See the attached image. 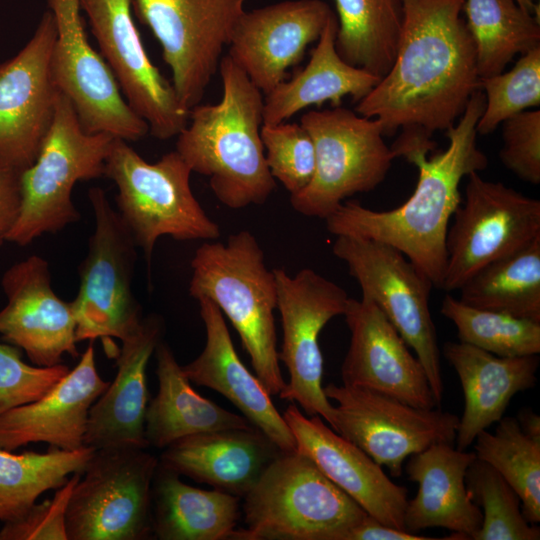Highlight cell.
Returning a JSON list of instances; mask_svg holds the SVG:
<instances>
[{"label": "cell", "instance_id": "cell-1", "mask_svg": "<svg viewBox=\"0 0 540 540\" xmlns=\"http://www.w3.org/2000/svg\"><path fill=\"white\" fill-rule=\"evenodd\" d=\"M464 0H403V23L388 73L360 101L358 114L378 119L384 135L400 129L395 158L413 163L433 150L479 89L475 43Z\"/></svg>", "mask_w": 540, "mask_h": 540}, {"label": "cell", "instance_id": "cell-2", "mask_svg": "<svg viewBox=\"0 0 540 540\" xmlns=\"http://www.w3.org/2000/svg\"><path fill=\"white\" fill-rule=\"evenodd\" d=\"M484 107V93L477 89L458 123L446 130L448 147L430 159L426 156L414 162L419 178L406 202L388 211L372 210L355 201L343 202L324 219L327 231L396 248L428 277L433 287L441 289L449 222L461 203L460 182L488 165L476 143V125Z\"/></svg>", "mask_w": 540, "mask_h": 540}, {"label": "cell", "instance_id": "cell-3", "mask_svg": "<svg viewBox=\"0 0 540 540\" xmlns=\"http://www.w3.org/2000/svg\"><path fill=\"white\" fill-rule=\"evenodd\" d=\"M218 70L220 101L190 109L175 150L192 172L209 178L213 194L226 207L261 205L276 187L260 133L264 98L228 55Z\"/></svg>", "mask_w": 540, "mask_h": 540}, {"label": "cell", "instance_id": "cell-4", "mask_svg": "<svg viewBox=\"0 0 540 540\" xmlns=\"http://www.w3.org/2000/svg\"><path fill=\"white\" fill-rule=\"evenodd\" d=\"M190 266V296L208 298L229 319L256 376L270 395H278L286 382L279 365L274 319L276 279L256 237L241 230L225 243L204 242Z\"/></svg>", "mask_w": 540, "mask_h": 540}, {"label": "cell", "instance_id": "cell-5", "mask_svg": "<svg viewBox=\"0 0 540 540\" xmlns=\"http://www.w3.org/2000/svg\"><path fill=\"white\" fill-rule=\"evenodd\" d=\"M232 540H346L366 511L307 456L284 452L243 497Z\"/></svg>", "mask_w": 540, "mask_h": 540}, {"label": "cell", "instance_id": "cell-6", "mask_svg": "<svg viewBox=\"0 0 540 540\" xmlns=\"http://www.w3.org/2000/svg\"><path fill=\"white\" fill-rule=\"evenodd\" d=\"M191 173L176 150L149 163L127 141L114 138L111 143L104 176L116 185L117 212L149 265L162 236L180 241L220 237L218 224L192 192Z\"/></svg>", "mask_w": 540, "mask_h": 540}, {"label": "cell", "instance_id": "cell-7", "mask_svg": "<svg viewBox=\"0 0 540 540\" xmlns=\"http://www.w3.org/2000/svg\"><path fill=\"white\" fill-rule=\"evenodd\" d=\"M114 138L87 132L72 103L60 92L38 156L20 174V212L8 242L24 247L43 234L78 222L80 212L71 199L73 187L79 181L104 176Z\"/></svg>", "mask_w": 540, "mask_h": 540}, {"label": "cell", "instance_id": "cell-8", "mask_svg": "<svg viewBox=\"0 0 540 540\" xmlns=\"http://www.w3.org/2000/svg\"><path fill=\"white\" fill-rule=\"evenodd\" d=\"M300 124L313 140L316 167L308 186L290 196L296 212L325 219L348 197L383 182L395 155L384 142L378 119L340 105L310 110Z\"/></svg>", "mask_w": 540, "mask_h": 540}, {"label": "cell", "instance_id": "cell-9", "mask_svg": "<svg viewBox=\"0 0 540 540\" xmlns=\"http://www.w3.org/2000/svg\"><path fill=\"white\" fill-rule=\"evenodd\" d=\"M158 465L147 448L95 449L68 502V540L152 539L151 490Z\"/></svg>", "mask_w": 540, "mask_h": 540}, {"label": "cell", "instance_id": "cell-10", "mask_svg": "<svg viewBox=\"0 0 540 540\" xmlns=\"http://www.w3.org/2000/svg\"><path fill=\"white\" fill-rule=\"evenodd\" d=\"M332 252L347 265L362 296L380 308L414 350L440 406L444 386L436 329L429 309L431 281L403 253L383 242L336 236Z\"/></svg>", "mask_w": 540, "mask_h": 540}, {"label": "cell", "instance_id": "cell-11", "mask_svg": "<svg viewBox=\"0 0 540 540\" xmlns=\"http://www.w3.org/2000/svg\"><path fill=\"white\" fill-rule=\"evenodd\" d=\"M88 198L95 229L79 267L78 294L71 301L76 339L121 341L143 319L132 289L137 245L102 188H90Z\"/></svg>", "mask_w": 540, "mask_h": 540}, {"label": "cell", "instance_id": "cell-12", "mask_svg": "<svg viewBox=\"0 0 540 540\" xmlns=\"http://www.w3.org/2000/svg\"><path fill=\"white\" fill-rule=\"evenodd\" d=\"M465 198L446 236V269L441 289L459 290L485 265L540 236V200L501 182L468 176Z\"/></svg>", "mask_w": 540, "mask_h": 540}, {"label": "cell", "instance_id": "cell-13", "mask_svg": "<svg viewBox=\"0 0 540 540\" xmlns=\"http://www.w3.org/2000/svg\"><path fill=\"white\" fill-rule=\"evenodd\" d=\"M273 272L283 333L278 358L289 373V382L278 395L332 427L334 406L322 386L319 336L332 318L344 314L349 297L342 287L313 269H301L294 276L281 268Z\"/></svg>", "mask_w": 540, "mask_h": 540}, {"label": "cell", "instance_id": "cell-14", "mask_svg": "<svg viewBox=\"0 0 540 540\" xmlns=\"http://www.w3.org/2000/svg\"><path fill=\"white\" fill-rule=\"evenodd\" d=\"M246 0H132L162 48L172 85L188 111L200 104Z\"/></svg>", "mask_w": 540, "mask_h": 540}, {"label": "cell", "instance_id": "cell-15", "mask_svg": "<svg viewBox=\"0 0 540 540\" xmlns=\"http://www.w3.org/2000/svg\"><path fill=\"white\" fill-rule=\"evenodd\" d=\"M334 400L332 429L363 450L390 474L399 477L405 460L433 444H454L459 417L440 409H423L395 398L347 385L323 387Z\"/></svg>", "mask_w": 540, "mask_h": 540}, {"label": "cell", "instance_id": "cell-16", "mask_svg": "<svg viewBox=\"0 0 540 540\" xmlns=\"http://www.w3.org/2000/svg\"><path fill=\"white\" fill-rule=\"evenodd\" d=\"M56 24L50 58L52 77L89 133H107L127 142L149 126L126 102L109 66L88 41L80 0H47Z\"/></svg>", "mask_w": 540, "mask_h": 540}, {"label": "cell", "instance_id": "cell-17", "mask_svg": "<svg viewBox=\"0 0 540 540\" xmlns=\"http://www.w3.org/2000/svg\"><path fill=\"white\" fill-rule=\"evenodd\" d=\"M80 7L126 102L146 121L149 133L159 140L177 136L189 111L148 57L132 18V0H80Z\"/></svg>", "mask_w": 540, "mask_h": 540}, {"label": "cell", "instance_id": "cell-18", "mask_svg": "<svg viewBox=\"0 0 540 540\" xmlns=\"http://www.w3.org/2000/svg\"><path fill=\"white\" fill-rule=\"evenodd\" d=\"M56 24L46 11L26 45L0 63V164L22 173L36 160L60 91L50 58Z\"/></svg>", "mask_w": 540, "mask_h": 540}, {"label": "cell", "instance_id": "cell-19", "mask_svg": "<svg viewBox=\"0 0 540 540\" xmlns=\"http://www.w3.org/2000/svg\"><path fill=\"white\" fill-rule=\"evenodd\" d=\"M343 316L350 331L341 366L344 385L371 390L417 408L439 407L421 362L372 300L349 298Z\"/></svg>", "mask_w": 540, "mask_h": 540}, {"label": "cell", "instance_id": "cell-20", "mask_svg": "<svg viewBox=\"0 0 540 540\" xmlns=\"http://www.w3.org/2000/svg\"><path fill=\"white\" fill-rule=\"evenodd\" d=\"M1 286L7 298L0 310V336L5 342L39 367L59 365L65 354L80 356L71 301L54 292L44 258L31 255L13 264L4 272Z\"/></svg>", "mask_w": 540, "mask_h": 540}, {"label": "cell", "instance_id": "cell-21", "mask_svg": "<svg viewBox=\"0 0 540 540\" xmlns=\"http://www.w3.org/2000/svg\"><path fill=\"white\" fill-rule=\"evenodd\" d=\"M333 13L322 0H287L244 11L228 43V56L267 95L317 41Z\"/></svg>", "mask_w": 540, "mask_h": 540}, {"label": "cell", "instance_id": "cell-22", "mask_svg": "<svg viewBox=\"0 0 540 540\" xmlns=\"http://www.w3.org/2000/svg\"><path fill=\"white\" fill-rule=\"evenodd\" d=\"M296 451L310 458L335 485L383 524L405 530L408 490L394 483L371 457L327 426L290 404L282 414Z\"/></svg>", "mask_w": 540, "mask_h": 540}, {"label": "cell", "instance_id": "cell-23", "mask_svg": "<svg viewBox=\"0 0 540 540\" xmlns=\"http://www.w3.org/2000/svg\"><path fill=\"white\" fill-rule=\"evenodd\" d=\"M108 384L97 372L90 341L77 365L43 396L0 414V448L14 451L31 443L68 451L83 447L90 408Z\"/></svg>", "mask_w": 540, "mask_h": 540}, {"label": "cell", "instance_id": "cell-24", "mask_svg": "<svg viewBox=\"0 0 540 540\" xmlns=\"http://www.w3.org/2000/svg\"><path fill=\"white\" fill-rule=\"evenodd\" d=\"M163 320L156 314L143 317L116 355V375L89 411L84 446L148 448L145 414L149 403L146 369L162 340Z\"/></svg>", "mask_w": 540, "mask_h": 540}, {"label": "cell", "instance_id": "cell-25", "mask_svg": "<svg viewBox=\"0 0 540 540\" xmlns=\"http://www.w3.org/2000/svg\"><path fill=\"white\" fill-rule=\"evenodd\" d=\"M197 301L206 341L199 356L182 366L184 373L191 382L227 398L281 451H295V439L270 394L239 358L224 315L208 298L201 297Z\"/></svg>", "mask_w": 540, "mask_h": 540}, {"label": "cell", "instance_id": "cell-26", "mask_svg": "<svg viewBox=\"0 0 540 540\" xmlns=\"http://www.w3.org/2000/svg\"><path fill=\"white\" fill-rule=\"evenodd\" d=\"M281 450L259 429L232 428L181 438L159 464L214 489L244 497Z\"/></svg>", "mask_w": 540, "mask_h": 540}, {"label": "cell", "instance_id": "cell-27", "mask_svg": "<svg viewBox=\"0 0 540 540\" xmlns=\"http://www.w3.org/2000/svg\"><path fill=\"white\" fill-rule=\"evenodd\" d=\"M405 471L418 484V492L408 500L404 512L406 531L444 528L464 540H473L480 530L481 509L468 495L465 474L476 459L454 444L437 443L407 458Z\"/></svg>", "mask_w": 540, "mask_h": 540}, {"label": "cell", "instance_id": "cell-28", "mask_svg": "<svg viewBox=\"0 0 540 540\" xmlns=\"http://www.w3.org/2000/svg\"><path fill=\"white\" fill-rule=\"evenodd\" d=\"M443 355L457 373L464 396L455 444L466 450L504 415L511 399L536 385L539 356L500 357L463 342H446Z\"/></svg>", "mask_w": 540, "mask_h": 540}, {"label": "cell", "instance_id": "cell-29", "mask_svg": "<svg viewBox=\"0 0 540 540\" xmlns=\"http://www.w3.org/2000/svg\"><path fill=\"white\" fill-rule=\"evenodd\" d=\"M337 29V17L332 13L307 65L265 95L263 124L285 122L312 105L330 102L340 106L345 96L360 101L380 82L379 77L340 57L335 47Z\"/></svg>", "mask_w": 540, "mask_h": 540}, {"label": "cell", "instance_id": "cell-30", "mask_svg": "<svg viewBox=\"0 0 540 540\" xmlns=\"http://www.w3.org/2000/svg\"><path fill=\"white\" fill-rule=\"evenodd\" d=\"M154 353L158 392L145 414L148 447L163 450L190 435L253 426L244 416L198 394L167 343L161 340Z\"/></svg>", "mask_w": 540, "mask_h": 540}, {"label": "cell", "instance_id": "cell-31", "mask_svg": "<svg viewBox=\"0 0 540 540\" xmlns=\"http://www.w3.org/2000/svg\"><path fill=\"white\" fill-rule=\"evenodd\" d=\"M153 538L232 540L240 518V497L188 485L160 464L152 482Z\"/></svg>", "mask_w": 540, "mask_h": 540}, {"label": "cell", "instance_id": "cell-32", "mask_svg": "<svg viewBox=\"0 0 540 540\" xmlns=\"http://www.w3.org/2000/svg\"><path fill=\"white\" fill-rule=\"evenodd\" d=\"M335 47L348 64L382 79L392 67L403 23V0H334Z\"/></svg>", "mask_w": 540, "mask_h": 540}, {"label": "cell", "instance_id": "cell-33", "mask_svg": "<svg viewBox=\"0 0 540 540\" xmlns=\"http://www.w3.org/2000/svg\"><path fill=\"white\" fill-rule=\"evenodd\" d=\"M459 290L469 306L540 322V236L485 265Z\"/></svg>", "mask_w": 540, "mask_h": 540}, {"label": "cell", "instance_id": "cell-34", "mask_svg": "<svg viewBox=\"0 0 540 540\" xmlns=\"http://www.w3.org/2000/svg\"><path fill=\"white\" fill-rule=\"evenodd\" d=\"M463 12L479 79L503 72L517 54L540 46L539 21L515 0H464Z\"/></svg>", "mask_w": 540, "mask_h": 540}, {"label": "cell", "instance_id": "cell-35", "mask_svg": "<svg viewBox=\"0 0 540 540\" xmlns=\"http://www.w3.org/2000/svg\"><path fill=\"white\" fill-rule=\"evenodd\" d=\"M94 451L88 446L72 451L49 446L45 453L14 454L0 448V521L19 517L40 495L82 473Z\"/></svg>", "mask_w": 540, "mask_h": 540}, {"label": "cell", "instance_id": "cell-36", "mask_svg": "<svg viewBox=\"0 0 540 540\" xmlns=\"http://www.w3.org/2000/svg\"><path fill=\"white\" fill-rule=\"evenodd\" d=\"M493 433L481 431L474 440L476 458L495 470L521 499L525 518L540 522V437L525 433L516 417H502Z\"/></svg>", "mask_w": 540, "mask_h": 540}, {"label": "cell", "instance_id": "cell-37", "mask_svg": "<svg viewBox=\"0 0 540 540\" xmlns=\"http://www.w3.org/2000/svg\"><path fill=\"white\" fill-rule=\"evenodd\" d=\"M441 314L457 329L460 342L500 357L540 353V322L507 313L475 308L447 294Z\"/></svg>", "mask_w": 540, "mask_h": 540}, {"label": "cell", "instance_id": "cell-38", "mask_svg": "<svg viewBox=\"0 0 540 540\" xmlns=\"http://www.w3.org/2000/svg\"><path fill=\"white\" fill-rule=\"evenodd\" d=\"M465 484L483 515L473 540L540 539L539 527L523 514L519 495L491 465L476 458L467 468Z\"/></svg>", "mask_w": 540, "mask_h": 540}, {"label": "cell", "instance_id": "cell-39", "mask_svg": "<svg viewBox=\"0 0 540 540\" xmlns=\"http://www.w3.org/2000/svg\"><path fill=\"white\" fill-rule=\"evenodd\" d=\"M479 89L485 107L479 118L477 134L492 133L506 119L540 105V46L516 62L508 72L480 78Z\"/></svg>", "mask_w": 540, "mask_h": 540}, {"label": "cell", "instance_id": "cell-40", "mask_svg": "<svg viewBox=\"0 0 540 540\" xmlns=\"http://www.w3.org/2000/svg\"><path fill=\"white\" fill-rule=\"evenodd\" d=\"M265 159L272 177L291 195L304 190L316 167L314 143L300 123L287 121L261 126Z\"/></svg>", "mask_w": 540, "mask_h": 540}, {"label": "cell", "instance_id": "cell-41", "mask_svg": "<svg viewBox=\"0 0 540 540\" xmlns=\"http://www.w3.org/2000/svg\"><path fill=\"white\" fill-rule=\"evenodd\" d=\"M22 352L0 342V414L37 400L70 370L63 363L52 367L30 365L23 360Z\"/></svg>", "mask_w": 540, "mask_h": 540}, {"label": "cell", "instance_id": "cell-42", "mask_svg": "<svg viewBox=\"0 0 540 540\" xmlns=\"http://www.w3.org/2000/svg\"><path fill=\"white\" fill-rule=\"evenodd\" d=\"M81 473L72 474L53 498L34 503L19 517L4 522L0 540H68L66 510Z\"/></svg>", "mask_w": 540, "mask_h": 540}, {"label": "cell", "instance_id": "cell-43", "mask_svg": "<svg viewBox=\"0 0 540 540\" xmlns=\"http://www.w3.org/2000/svg\"><path fill=\"white\" fill-rule=\"evenodd\" d=\"M502 124L503 165L523 181L540 183V110H525Z\"/></svg>", "mask_w": 540, "mask_h": 540}, {"label": "cell", "instance_id": "cell-44", "mask_svg": "<svg viewBox=\"0 0 540 540\" xmlns=\"http://www.w3.org/2000/svg\"><path fill=\"white\" fill-rule=\"evenodd\" d=\"M20 206V173L0 164V248L8 242Z\"/></svg>", "mask_w": 540, "mask_h": 540}, {"label": "cell", "instance_id": "cell-45", "mask_svg": "<svg viewBox=\"0 0 540 540\" xmlns=\"http://www.w3.org/2000/svg\"><path fill=\"white\" fill-rule=\"evenodd\" d=\"M441 538L419 536L403 529H398L367 515L347 535L346 540H435Z\"/></svg>", "mask_w": 540, "mask_h": 540}, {"label": "cell", "instance_id": "cell-46", "mask_svg": "<svg viewBox=\"0 0 540 540\" xmlns=\"http://www.w3.org/2000/svg\"><path fill=\"white\" fill-rule=\"evenodd\" d=\"M521 429L534 437H540V417L532 410L524 408L515 416Z\"/></svg>", "mask_w": 540, "mask_h": 540}, {"label": "cell", "instance_id": "cell-47", "mask_svg": "<svg viewBox=\"0 0 540 540\" xmlns=\"http://www.w3.org/2000/svg\"><path fill=\"white\" fill-rule=\"evenodd\" d=\"M517 4L526 12L539 16V4H535L533 0H515ZM535 17V16H534Z\"/></svg>", "mask_w": 540, "mask_h": 540}]
</instances>
